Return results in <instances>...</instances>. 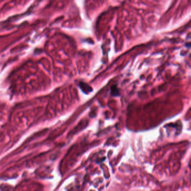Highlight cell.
Returning a JSON list of instances; mask_svg holds the SVG:
<instances>
[{
  "instance_id": "6da1fadb",
  "label": "cell",
  "mask_w": 191,
  "mask_h": 191,
  "mask_svg": "<svg viewBox=\"0 0 191 191\" xmlns=\"http://www.w3.org/2000/svg\"><path fill=\"white\" fill-rule=\"evenodd\" d=\"M80 89L82 90V91L84 93H86V94H88L92 91V89L90 86H89L88 85H87L85 83H80Z\"/></svg>"
},
{
  "instance_id": "7a4b0ae2",
  "label": "cell",
  "mask_w": 191,
  "mask_h": 191,
  "mask_svg": "<svg viewBox=\"0 0 191 191\" xmlns=\"http://www.w3.org/2000/svg\"><path fill=\"white\" fill-rule=\"evenodd\" d=\"M111 94L113 96L117 97L119 95V89L117 87V86L114 85L111 88Z\"/></svg>"
}]
</instances>
